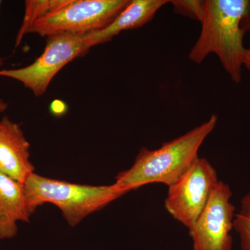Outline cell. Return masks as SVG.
Segmentation results:
<instances>
[{"instance_id": "6da1fadb", "label": "cell", "mask_w": 250, "mask_h": 250, "mask_svg": "<svg viewBox=\"0 0 250 250\" xmlns=\"http://www.w3.org/2000/svg\"><path fill=\"white\" fill-rule=\"evenodd\" d=\"M218 116L212 115L208 121L185 134L156 149L142 147L134 164L116 177L117 187L129 192L149 184L176 183L199 158L198 152L208 135L213 131Z\"/></svg>"}, {"instance_id": "7a4b0ae2", "label": "cell", "mask_w": 250, "mask_h": 250, "mask_svg": "<svg viewBox=\"0 0 250 250\" xmlns=\"http://www.w3.org/2000/svg\"><path fill=\"white\" fill-rule=\"evenodd\" d=\"M205 16L198 39L188 57L201 63L210 54L218 56L222 65L234 83H241L244 21L250 11L248 0H206Z\"/></svg>"}, {"instance_id": "3957f363", "label": "cell", "mask_w": 250, "mask_h": 250, "mask_svg": "<svg viewBox=\"0 0 250 250\" xmlns=\"http://www.w3.org/2000/svg\"><path fill=\"white\" fill-rule=\"evenodd\" d=\"M24 188L29 215L44 204H52L62 210L71 227L76 226L88 215L129 192L114 184L101 187L82 185L36 173L31 174L25 181Z\"/></svg>"}, {"instance_id": "277c9868", "label": "cell", "mask_w": 250, "mask_h": 250, "mask_svg": "<svg viewBox=\"0 0 250 250\" xmlns=\"http://www.w3.org/2000/svg\"><path fill=\"white\" fill-rule=\"evenodd\" d=\"M85 36L62 33L49 36L43 52L32 63L21 68L1 70L0 76L18 81L35 96H42L67 64L89 52Z\"/></svg>"}, {"instance_id": "5b68a950", "label": "cell", "mask_w": 250, "mask_h": 250, "mask_svg": "<svg viewBox=\"0 0 250 250\" xmlns=\"http://www.w3.org/2000/svg\"><path fill=\"white\" fill-rule=\"evenodd\" d=\"M129 0H70L34 24L30 33L49 37L62 33L87 34L106 27Z\"/></svg>"}, {"instance_id": "8992f818", "label": "cell", "mask_w": 250, "mask_h": 250, "mask_svg": "<svg viewBox=\"0 0 250 250\" xmlns=\"http://www.w3.org/2000/svg\"><path fill=\"white\" fill-rule=\"evenodd\" d=\"M219 181L213 165L199 156L191 167L168 187L164 200L166 210L189 229L205 208Z\"/></svg>"}, {"instance_id": "52a82bcc", "label": "cell", "mask_w": 250, "mask_h": 250, "mask_svg": "<svg viewBox=\"0 0 250 250\" xmlns=\"http://www.w3.org/2000/svg\"><path fill=\"white\" fill-rule=\"evenodd\" d=\"M228 184L219 181L205 208L189 229L193 250H231L236 207Z\"/></svg>"}, {"instance_id": "ba28073f", "label": "cell", "mask_w": 250, "mask_h": 250, "mask_svg": "<svg viewBox=\"0 0 250 250\" xmlns=\"http://www.w3.org/2000/svg\"><path fill=\"white\" fill-rule=\"evenodd\" d=\"M30 145L21 126L4 116L0 121V172L24 184L34 173Z\"/></svg>"}, {"instance_id": "9c48e42d", "label": "cell", "mask_w": 250, "mask_h": 250, "mask_svg": "<svg viewBox=\"0 0 250 250\" xmlns=\"http://www.w3.org/2000/svg\"><path fill=\"white\" fill-rule=\"evenodd\" d=\"M167 0H132L106 27L85 34L88 48L106 43L123 31L137 29L150 22Z\"/></svg>"}, {"instance_id": "30bf717a", "label": "cell", "mask_w": 250, "mask_h": 250, "mask_svg": "<svg viewBox=\"0 0 250 250\" xmlns=\"http://www.w3.org/2000/svg\"><path fill=\"white\" fill-rule=\"evenodd\" d=\"M24 184L0 172V240L18 233V221H29Z\"/></svg>"}, {"instance_id": "8fae6325", "label": "cell", "mask_w": 250, "mask_h": 250, "mask_svg": "<svg viewBox=\"0 0 250 250\" xmlns=\"http://www.w3.org/2000/svg\"><path fill=\"white\" fill-rule=\"evenodd\" d=\"M70 0H27L24 1L22 22L16 35L15 47L21 45L38 21L68 4Z\"/></svg>"}, {"instance_id": "7c38bea8", "label": "cell", "mask_w": 250, "mask_h": 250, "mask_svg": "<svg viewBox=\"0 0 250 250\" xmlns=\"http://www.w3.org/2000/svg\"><path fill=\"white\" fill-rule=\"evenodd\" d=\"M233 229L238 235L242 250H250V191L241 200L239 211L233 220Z\"/></svg>"}, {"instance_id": "4fadbf2b", "label": "cell", "mask_w": 250, "mask_h": 250, "mask_svg": "<svg viewBox=\"0 0 250 250\" xmlns=\"http://www.w3.org/2000/svg\"><path fill=\"white\" fill-rule=\"evenodd\" d=\"M174 12L202 22L205 14L206 1L200 0H172Z\"/></svg>"}, {"instance_id": "5bb4252c", "label": "cell", "mask_w": 250, "mask_h": 250, "mask_svg": "<svg viewBox=\"0 0 250 250\" xmlns=\"http://www.w3.org/2000/svg\"><path fill=\"white\" fill-rule=\"evenodd\" d=\"M243 66L246 67L250 72V48L246 49L245 52L244 57H243Z\"/></svg>"}, {"instance_id": "9a60e30c", "label": "cell", "mask_w": 250, "mask_h": 250, "mask_svg": "<svg viewBox=\"0 0 250 250\" xmlns=\"http://www.w3.org/2000/svg\"><path fill=\"white\" fill-rule=\"evenodd\" d=\"M8 104L4 102L2 99L0 98V113H3L7 109Z\"/></svg>"}, {"instance_id": "2e32d148", "label": "cell", "mask_w": 250, "mask_h": 250, "mask_svg": "<svg viewBox=\"0 0 250 250\" xmlns=\"http://www.w3.org/2000/svg\"><path fill=\"white\" fill-rule=\"evenodd\" d=\"M244 27L246 31H248L250 34V11L249 12V14H248V17L246 18V19L244 21Z\"/></svg>"}, {"instance_id": "e0dca14e", "label": "cell", "mask_w": 250, "mask_h": 250, "mask_svg": "<svg viewBox=\"0 0 250 250\" xmlns=\"http://www.w3.org/2000/svg\"><path fill=\"white\" fill-rule=\"evenodd\" d=\"M1 1H0V5H1ZM3 65V60L2 59H1V57H0V66H1V65Z\"/></svg>"}]
</instances>
